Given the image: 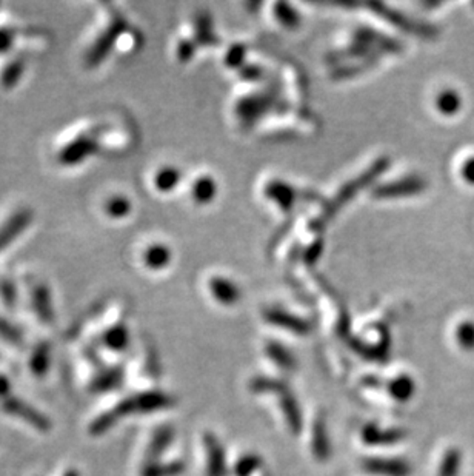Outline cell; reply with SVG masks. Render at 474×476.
I'll use <instances>...</instances> for the list:
<instances>
[{
  "mask_svg": "<svg viewBox=\"0 0 474 476\" xmlns=\"http://www.w3.org/2000/svg\"><path fill=\"white\" fill-rule=\"evenodd\" d=\"M170 399L168 396L162 395V393H145V395L129 398L122 401L114 410H109L107 413H102L100 416L95 418L91 424H89V434H102L105 433L109 427H113L116 421L120 415H127V413H145V412H156L165 409L168 405Z\"/></svg>",
  "mask_w": 474,
  "mask_h": 476,
  "instance_id": "1",
  "label": "cell"
},
{
  "mask_svg": "<svg viewBox=\"0 0 474 476\" xmlns=\"http://www.w3.org/2000/svg\"><path fill=\"white\" fill-rule=\"evenodd\" d=\"M142 265L151 272H162L173 262V250L161 240H151L140 252Z\"/></svg>",
  "mask_w": 474,
  "mask_h": 476,
  "instance_id": "2",
  "label": "cell"
},
{
  "mask_svg": "<svg viewBox=\"0 0 474 476\" xmlns=\"http://www.w3.org/2000/svg\"><path fill=\"white\" fill-rule=\"evenodd\" d=\"M2 409L11 416H17L20 419H24L25 423L31 424L34 429L42 430V432L50 429V423H48V419L42 415V413L34 410L31 405L22 403L20 399H15L8 395L2 399Z\"/></svg>",
  "mask_w": 474,
  "mask_h": 476,
  "instance_id": "3",
  "label": "cell"
},
{
  "mask_svg": "<svg viewBox=\"0 0 474 476\" xmlns=\"http://www.w3.org/2000/svg\"><path fill=\"white\" fill-rule=\"evenodd\" d=\"M432 105H435L436 112L444 117H455L460 113V109L464 107V98L456 88L446 87L439 89L432 99Z\"/></svg>",
  "mask_w": 474,
  "mask_h": 476,
  "instance_id": "4",
  "label": "cell"
},
{
  "mask_svg": "<svg viewBox=\"0 0 474 476\" xmlns=\"http://www.w3.org/2000/svg\"><path fill=\"white\" fill-rule=\"evenodd\" d=\"M365 470L381 476H408L410 466L402 459H368Z\"/></svg>",
  "mask_w": 474,
  "mask_h": 476,
  "instance_id": "5",
  "label": "cell"
},
{
  "mask_svg": "<svg viewBox=\"0 0 474 476\" xmlns=\"http://www.w3.org/2000/svg\"><path fill=\"white\" fill-rule=\"evenodd\" d=\"M212 298H216L221 303L233 306L240 299V288L236 285V282L230 278H212L208 284Z\"/></svg>",
  "mask_w": 474,
  "mask_h": 476,
  "instance_id": "6",
  "label": "cell"
},
{
  "mask_svg": "<svg viewBox=\"0 0 474 476\" xmlns=\"http://www.w3.org/2000/svg\"><path fill=\"white\" fill-rule=\"evenodd\" d=\"M217 181L210 175H201L191 185V197L199 205H208L217 196Z\"/></svg>",
  "mask_w": 474,
  "mask_h": 476,
  "instance_id": "7",
  "label": "cell"
},
{
  "mask_svg": "<svg viewBox=\"0 0 474 476\" xmlns=\"http://www.w3.org/2000/svg\"><path fill=\"white\" fill-rule=\"evenodd\" d=\"M182 181L181 170L173 167V165H163L157 168L151 179V184H154V188L161 193H171Z\"/></svg>",
  "mask_w": 474,
  "mask_h": 476,
  "instance_id": "8",
  "label": "cell"
},
{
  "mask_svg": "<svg viewBox=\"0 0 474 476\" xmlns=\"http://www.w3.org/2000/svg\"><path fill=\"white\" fill-rule=\"evenodd\" d=\"M104 209L109 218L122 219L131 213V202H129V199L127 196L122 195L109 196V199H107L104 204Z\"/></svg>",
  "mask_w": 474,
  "mask_h": 476,
  "instance_id": "9",
  "label": "cell"
},
{
  "mask_svg": "<svg viewBox=\"0 0 474 476\" xmlns=\"http://www.w3.org/2000/svg\"><path fill=\"white\" fill-rule=\"evenodd\" d=\"M460 466H462V453L457 448H450L444 455L437 476H459Z\"/></svg>",
  "mask_w": 474,
  "mask_h": 476,
  "instance_id": "10",
  "label": "cell"
},
{
  "mask_svg": "<svg viewBox=\"0 0 474 476\" xmlns=\"http://www.w3.org/2000/svg\"><path fill=\"white\" fill-rule=\"evenodd\" d=\"M457 346L465 351H474V321H462L455 328Z\"/></svg>",
  "mask_w": 474,
  "mask_h": 476,
  "instance_id": "11",
  "label": "cell"
},
{
  "mask_svg": "<svg viewBox=\"0 0 474 476\" xmlns=\"http://www.w3.org/2000/svg\"><path fill=\"white\" fill-rule=\"evenodd\" d=\"M413 391H414L413 379H410L408 376L397 378L394 384L391 385V393H393V396L401 399V401H407L408 398L413 396Z\"/></svg>",
  "mask_w": 474,
  "mask_h": 476,
  "instance_id": "12",
  "label": "cell"
},
{
  "mask_svg": "<svg viewBox=\"0 0 474 476\" xmlns=\"http://www.w3.org/2000/svg\"><path fill=\"white\" fill-rule=\"evenodd\" d=\"M401 438V433H397V432H390V433H379V429L374 425H371L368 427V429H365V432H363V439L367 441V443H390V441H396V439H399Z\"/></svg>",
  "mask_w": 474,
  "mask_h": 476,
  "instance_id": "13",
  "label": "cell"
},
{
  "mask_svg": "<svg viewBox=\"0 0 474 476\" xmlns=\"http://www.w3.org/2000/svg\"><path fill=\"white\" fill-rule=\"evenodd\" d=\"M216 443H210V462H208V470L211 473V476H217V475H221L222 473V466H224V459L221 457V450H219V447L215 446Z\"/></svg>",
  "mask_w": 474,
  "mask_h": 476,
  "instance_id": "14",
  "label": "cell"
},
{
  "mask_svg": "<svg viewBox=\"0 0 474 476\" xmlns=\"http://www.w3.org/2000/svg\"><path fill=\"white\" fill-rule=\"evenodd\" d=\"M181 472V466L170 464V466H148L143 468L142 476H174Z\"/></svg>",
  "mask_w": 474,
  "mask_h": 476,
  "instance_id": "15",
  "label": "cell"
},
{
  "mask_svg": "<svg viewBox=\"0 0 474 476\" xmlns=\"http://www.w3.org/2000/svg\"><path fill=\"white\" fill-rule=\"evenodd\" d=\"M46 362H48V351L46 347H39V350L34 353V358L31 360V369L34 373L42 375L46 371Z\"/></svg>",
  "mask_w": 474,
  "mask_h": 476,
  "instance_id": "16",
  "label": "cell"
},
{
  "mask_svg": "<svg viewBox=\"0 0 474 476\" xmlns=\"http://www.w3.org/2000/svg\"><path fill=\"white\" fill-rule=\"evenodd\" d=\"M459 175L462 177V181L470 184L474 187V156L466 157L459 168Z\"/></svg>",
  "mask_w": 474,
  "mask_h": 476,
  "instance_id": "17",
  "label": "cell"
}]
</instances>
